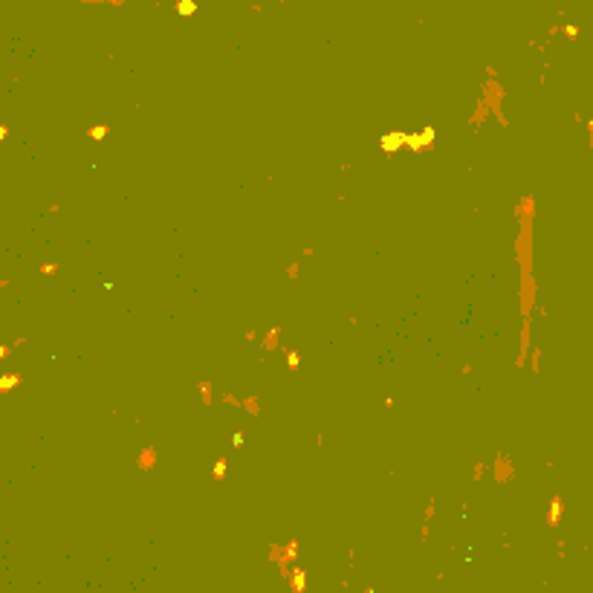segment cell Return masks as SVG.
Here are the masks:
<instances>
[{
    "label": "cell",
    "instance_id": "ffe728a7",
    "mask_svg": "<svg viewBox=\"0 0 593 593\" xmlns=\"http://www.w3.org/2000/svg\"><path fill=\"white\" fill-rule=\"evenodd\" d=\"M41 272H44V275H55V272H58V264H44Z\"/></svg>",
    "mask_w": 593,
    "mask_h": 593
},
{
    "label": "cell",
    "instance_id": "4fadbf2b",
    "mask_svg": "<svg viewBox=\"0 0 593 593\" xmlns=\"http://www.w3.org/2000/svg\"><path fill=\"white\" fill-rule=\"evenodd\" d=\"M220 399L226 402V405H232V408H243V399H240V396H234L232 391H226V394H223Z\"/></svg>",
    "mask_w": 593,
    "mask_h": 593
},
{
    "label": "cell",
    "instance_id": "5b68a950",
    "mask_svg": "<svg viewBox=\"0 0 593 593\" xmlns=\"http://www.w3.org/2000/svg\"><path fill=\"white\" fill-rule=\"evenodd\" d=\"M174 12L180 15V18H194V15L200 12V3H197V0H177Z\"/></svg>",
    "mask_w": 593,
    "mask_h": 593
},
{
    "label": "cell",
    "instance_id": "6da1fadb",
    "mask_svg": "<svg viewBox=\"0 0 593 593\" xmlns=\"http://www.w3.org/2000/svg\"><path fill=\"white\" fill-rule=\"evenodd\" d=\"M437 148V130L431 128H422L419 133H405V151L411 153H431Z\"/></svg>",
    "mask_w": 593,
    "mask_h": 593
},
{
    "label": "cell",
    "instance_id": "d6986e66",
    "mask_svg": "<svg viewBox=\"0 0 593 593\" xmlns=\"http://www.w3.org/2000/svg\"><path fill=\"white\" fill-rule=\"evenodd\" d=\"M472 475H475V480H480V477L486 475V463H475V469H472Z\"/></svg>",
    "mask_w": 593,
    "mask_h": 593
},
{
    "label": "cell",
    "instance_id": "cb8c5ba5",
    "mask_svg": "<svg viewBox=\"0 0 593 593\" xmlns=\"http://www.w3.org/2000/svg\"><path fill=\"white\" fill-rule=\"evenodd\" d=\"M3 136H6V128H0V139H3Z\"/></svg>",
    "mask_w": 593,
    "mask_h": 593
},
{
    "label": "cell",
    "instance_id": "d4e9b609",
    "mask_svg": "<svg viewBox=\"0 0 593 593\" xmlns=\"http://www.w3.org/2000/svg\"><path fill=\"white\" fill-rule=\"evenodd\" d=\"M278 3H287V0H278Z\"/></svg>",
    "mask_w": 593,
    "mask_h": 593
},
{
    "label": "cell",
    "instance_id": "ba28073f",
    "mask_svg": "<svg viewBox=\"0 0 593 593\" xmlns=\"http://www.w3.org/2000/svg\"><path fill=\"white\" fill-rule=\"evenodd\" d=\"M226 472H229V457H217V460H214V466H211V475H214V480H223V477H226Z\"/></svg>",
    "mask_w": 593,
    "mask_h": 593
},
{
    "label": "cell",
    "instance_id": "52a82bcc",
    "mask_svg": "<svg viewBox=\"0 0 593 593\" xmlns=\"http://www.w3.org/2000/svg\"><path fill=\"white\" fill-rule=\"evenodd\" d=\"M197 394H200V399H203V402H206V408H209L211 402H214V385H211V382H206V379H203V382L197 385Z\"/></svg>",
    "mask_w": 593,
    "mask_h": 593
},
{
    "label": "cell",
    "instance_id": "e0dca14e",
    "mask_svg": "<svg viewBox=\"0 0 593 593\" xmlns=\"http://www.w3.org/2000/svg\"><path fill=\"white\" fill-rule=\"evenodd\" d=\"M78 3H107V6H125L128 0H78Z\"/></svg>",
    "mask_w": 593,
    "mask_h": 593
},
{
    "label": "cell",
    "instance_id": "603a6c76",
    "mask_svg": "<svg viewBox=\"0 0 593 593\" xmlns=\"http://www.w3.org/2000/svg\"><path fill=\"white\" fill-rule=\"evenodd\" d=\"M382 405H385V408H388V411H391V408H394V405H396V399H394V396H385V402H382Z\"/></svg>",
    "mask_w": 593,
    "mask_h": 593
},
{
    "label": "cell",
    "instance_id": "ac0fdd59",
    "mask_svg": "<svg viewBox=\"0 0 593 593\" xmlns=\"http://www.w3.org/2000/svg\"><path fill=\"white\" fill-rule=\"evenodd\" d=\"M298 275H301V269H298V264H290V267H287V278H290V281H295Z\"/></svg>",
    "mask_w": 593,
    "mask_h": 593
},
{
    "label": "cell",
    "instance_id": "8992f818",
    "mask_svg": "<svg viewBox=\"0 0 593 593\" xmlns=\"http://www.w3.org/2000/svg\"><path fill=\"white\" fill-rule=\"evenodd\" d=\"M261 348L264 350H278L281 348V327H269L264 342H261Z\"/></svg>",
    "mask_w": 593,
    "mask_h": 593
},
{
    "label": "cell",
    "instance_id": "5bb4252c",
    "mask_svg": "<svg viewBox=\"0 0 593 593\" xmlns=\"http://www.w3.org/2000/svg\"><path fill=\"white\" fill-rule=\"evenodd\" d=\"M530 368H533V373L541 371V348L533 350V356H530Z\"/></svg>",
    "mask_w": 593,
    "mask_h": 593
},
{
    "label": "cell",
    "instance_id": "44dd1931",
    "mask_svg": "<svg viewBox=\"0 0 593 593\" xmlns=\"http://www.w3.org/2000/svg\"><path fill=\"white\" fill-rule=\"evenodd\" d=\"M243 338H246V342H258V330H246Z\"/></svg>",
    "mask_w": 593,
    "mask_h": 593
},
{
    "label": "cell",
    "instance_id": "9a60e30c",
    "mask_svg": "<svg viewBox=\"0 0 593 593\" xmlns=\"http://www.w3.org/2000/svg\"><path fill=\"white\" fill-rule=\"evenodd\" d=\"M558 515H561V500L553 498V506H550V524H556V521H558Z\"/></svg>",
    "mask_w": 593,
    "mask_h": 593
},
{
    "label": "cell",
    "instance_id": "7402d4cb",
    "mask_svg": "<svg viewBox=\"0 0 593 593\" xmlns=\"http://www.w3.org/2000/svg\"><path fill=\"white\" fill-rule=\"evenodd\" d=\"M564 35H567V38H576V35H579V29H576V26H564Z\"/></svg>",
    "mask_w": 593,
    "mask_h": 593
},
{
    "label": "cell",
    "instance_id": "8fae6325",
    "mask_svg": "<svg viewBox=\"0 0 593 593\" xmlns=\"http://www.w3.org/2000/svg\"><path fill=\"white\" fill-rule=\"evenodd\" d=\"M284 353H287V368L295 373L298 368H301V353H298V350H290V348H284Z\"/></svg>",
    "mask_w": 593,
    "mask_h": 593
},
{
    "label": "cell",
    "instance_id": "3957f363",
    "mask_svg": "<svg viewBox=\"0 0 593 593\" xmlns=\"http://www.w3.org/2000/svg\"><path fill=\"white\" fill-rule=\"evenodd\" d=\"M156 463H159V452H156V446H145V449L136 454V469H142V472L156 469Z\"/></svg>",
    "mask_w": 593,
    "mask_h": 593
},
{
    "label": "cell",
    "instance_id": "2e32d148",
    "mask_svg": "<svg viewBox=\"0 0 593 593\" xmlns=\"http://www.w3.org/2000/svg\"><path fill=\"white\" fill-rule=\"evenodd\" d=\"M232 446H234V449H243V446H246V434H243V431H234V434H232Z\"/></svg>",
    "mask_w": 593,
    "mask_h": 593
},
{
    "label": "cell",
    "instance_id": "277c9868",
    "mask_svg": "<svg viewBox=\"0 0 593 593\" xmlns=\"http://www.w3.org/2000/svg\"><path fill=\"white\" fill-rule=\"evenodd\" d=\"M495 472H498V480H500V483H506V477L515 475L510 454H498V460H495Z\"/></svg>",
    "mask_w": 593,
    "mask_h": 593
},
{
    "label": "cell",
    "instance_id": "7a4b0ae2",
    "mask_svg": "<svg viewBox=\"0 0 593 593\" xmlns=\"http://www.w3.org/2000/svg\"><path fill=\"white\" fill-rule=\"evenodd\" d=\"M379 151L385 156H396L399 151H405V130H391L379 136Z\"/></svg>",
    "mask_w": 593,
    "mask_h": 593
},
{
    "label": "cell",
    "instance_id": "9c48e42d",
    "mask_svg": "<svg viewBox=\"0 0 593 593\" xmlns=\"http://www.w3.org/2000/svg\"><path fill=\"white\" fill-rule=\"evenodd\" d=\"M107 133H110V125H93V128L87 130V136H90L93 142H105Z\"/></svg>",
    "mask_w": 593,
    "mask_h": 593
},
{
    "label": "cell",
    "instance_id": "30bf717a",
    "mask_svg": "<svg viewBox=\"0 0 593 593\" xmlns=\"http://www.w3.org/2000/svg\"><path fill=\"white\" fill-rule=\"evenodd\" d=\"M243 411L249 417H261V399L258 396H246L243 399Z\"/></svg>",
    "mask_w": 593,
    "mask_h": 593
},
{
    "label": "cell",
    "instance_id": "7c38bea8",
    "mask_svg": "<svg viewBox=\"0 0 593 593\" xmlns=\"http://www.w3.org/2000/svg\"><path fill=\"white\" fill-rule=\"evenodd\" d=\"M18 382H21V376H15V373L12 376H0V391H12Z\"/></svg>",
    "mask_w": 593,
    "mask_h": 593
}]
</instances>
